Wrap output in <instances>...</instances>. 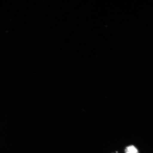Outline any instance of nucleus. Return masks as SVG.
<instances>
[{
  "instance_id": "f257e3e1",
  "label": "nucleus",
  "mask_w": 153,
  "mask_h": 153,
  "mask_svg": "<svg viewBox=\"0 0 153 153\" xmlns=\"http://www.w3.org/2000/svg\"><path fill=\"white\" fill-rule=\"evenodd\" d=\"M125 153H139L138 150L134 145H130L126 147L125 150Z\"/></svg>"
}]
</instances>
